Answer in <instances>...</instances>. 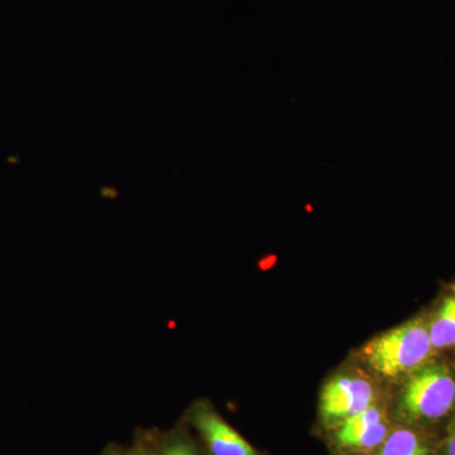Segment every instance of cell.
<instances>
[{"instance_id":"cell-1","label":"cell","mask_w":455,"mask_h":455,"mask_svg":"<svg viewBox=\"0 0 455 455\" xmlns=\"http://www.w3.org/2000/svg\"><path fill=\"white\" fill-rule=\"evenodd\" d=\"M429 329L421 319H414L373 338L363 348V357L376 372L396 377L410 372L429 358Z\"/></svg>"},{"instance_id":"cell-2","label":"cell","mask_w":455,"mask_h":455,"mask_svg":"<svg viewBox=\"0 0 455 455\" xmlns=\"http://www.w3.org/2000/svg\"><path fill=\"white\" fill-rule=\"evenodd\" d=\"M455 379L444 366L421 368L401 394L400 411L410 421L438 420L453 409Z\"/></svg>"},{"instance_id":"cell-3","label":"cell","mask_w":455,"mask_h":455,"mask_svg":"<svg viewBox=\"0 0 455 455\" xmlns=\"http://www.w3.org/2000/svg\"><path fill=\"white\" fill-rule=\"evenodd\" d=\"M182 418L208 455H260L208 401H196Z\"/></svg>"},{"instance_id":"cell-4","label":"cell","mask_w":455,"mask_h":455,"mask_svg":"<svg viewBox=\"0 0 455 455\" xmlns=\"http://www.w3.org/2000/svg\"><path fill=\"white\" fill-rule=\"evenodd\" d=\"M374 391L366 379L338 376L326 383L320 396V414L328 425H340L373 406Z\"/></svg>"},{"instance_id":"cell-5","label":"cell","mask_w":455,"mask_h":455,"mask_svg":"<svg viewBox=\"0 0 455 455\" xmlns=\"http://www.w3.org/2000/svg\"><path fill=\"white\" fill-rule=\"evenodd\" d=\"M388 436L387 424L377 407L371 406L364 411L344 421L338 430V444L349 449H373L382 445Z\"/></svg>"},{"instance_id":"cell-6","label":"cell","mask_w":455,"mask_h":455,"mask_svg":"<svg viewBox=\"0 0 455 455\" xmlns=\"http://www.w3.org/2000/svg\"><path fill=\"white\" fill-rule=\"evenodd\" d=\"M156 455H208L184 418L170 429L155 427Z\"/></svg>"},{"instance_id":"cell-7","label":"cell","mask_w":455,"mask_h":455,"mask_svg":"<svg viewBox=\"0 0 455 455\" xmlns=\"http://www.w3.org/2000/svg\"><path fill=\"white\" fill-rule=\"evenodd\" d=\"M429 335L434 349L455 346V296H449L443 302L431 323Z\"/></svg>"},{"instance_id":"cell-8","label":"cell","mask_w":455,"mask_h":455,"mask_svg":"<svg viewBox=\"0 0 455 455\" xmlns=\"http://www.w3.org/2000/svg\"><path fill=\"white\" fill-rule=\"evenodd\" d=\"M98 455H156L155 427H136L131 444L110 442Z\"/></svg>"},{"instance_id":"cell-9","label":"cell","mask_w":455,"mask_h":455,"mask_svg":"<svg viewBox=\"0 0 455 455\" xmlns=\"http://www.w3.org/2000/svg\"><path fill=\"white\" fill-rule=\"evenodd\" d=\"M379 455H429V451L414 431L398 429L388 434Z\"/></svg>"},{"instance_id":"cell-10","label":"cell","mask_w":455,"mask_h":455,"mask_svg":"<svg viewBox=\"0 0 455 455\" xmlns=\"http://www.w3.org/2000/svg\"><path fill=\"white\" fill-rule=\"evenodd\" d=\"M445 454L455 455V421L449 429L447 443H445Z\"/></svg>"}]
</instances>
